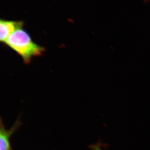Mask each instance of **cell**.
Returning <instances> with one entry per match:
<instances>
[{
  "label": "cell",
  "instance_id": "6da1fadb",
  "mask_svg": "<svg viewBox=\"0 0 150 150\" xmlns=\"http://www.w3.org/2000/svg\"><path fill=\"white\" fill-rule=\"evenodd\" d=\"M4 44L18 54L25 64H30L33 57L41 56L45 51L44 48L34 43L28 33L23 28L15 31Z\"/></svg>",
  "mask_w": 150,
  "mask_h": 150
},
{
  "label": "cell",
  "instance_id": "7a4b0ae2",
  "mask_svg": "<svg viewBox=\"0 0 150 150\" xmlns=\"http://www.w3.org/2000/svg\"><path fill=\"white\" fill-rule=\"evenodd\" d=\"M0 120V150H13L11 146V138L22 125L21 117L19 116L9 129H6L1 117Z\"/></svg>",
  "mask_w": 150,
  "mask_h": 150
},
{
  "label": "cell",
  "instance_id": "3957f363",
  "mask_svg": "<svg viewBox=\"0 0 150 150\" xmlns=\"http://www.w3.org/2000/svg\"><path fill=\"white\" fill-rule=\"evenodd\" d=\"M23 21H8L1 19L0 21V40L4 43L7 39L18 29L23 28L24 25Z\"/></svg>",
  "mask_w": 150,
  "mask_h": 150
},
{
  "label": "cell",
  "instance_id": "277c9868",
  "mask_svg": "<svg viewBox=\"0 0 150 150\" xmlns=\"http://www.w3.org/2000/svg\"><path fill=\"white\" fill-rule=\"evenodd\" d=\"M90 148L92 150H103L102 149L103 145L100 142L94 144L90 146Z\"/></svg>",
  "mask_w": 150,
  "mask_h": 150
},
{
  "label": "cell",
  "instance_id": "5b68a950",
  "mask_svg": "<svg viewBox=\"0 0 150 150\" xmlns=\"http://www.w3.org/2000/svg\"><path fill=\"white\" fill-rule=\"evenodd\" d=\"M142 1H144V2L145 3H147L150 2V0H142Z\"/></svg>",
  "mask_w": 150,
  "mask_h": 150
}]
</instances>
